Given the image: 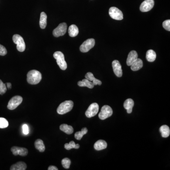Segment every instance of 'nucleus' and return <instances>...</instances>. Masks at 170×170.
<instances>
[{
    "label": "nucleus",
    "mask_w": 170,
    "mask_h": 170,
    "mask_svg": "<svg viewBox=\"0 0 170 170\" xmlns=\"http://www.w3.org/2000/svg\"><path fill=\"white\" fill-rule=\"evenodd\" d=\"M42 79V74L39 71L31 70L27 74V81L31 85L38 84Z\"/></svg>",
    "instance_id": "nucleus-1"
},
{
    "label": "nucleus",
    "mask_w": 170,
    "mask_h": 170,
    "mask_svg": "<svg viewBox=\"0 0 170 170\" xmlns=\"http://www.w3.org/2000/svg\"><path fill=\"white\" fill-rule=\"evenodd\" d=\"M74 106V103L71 100H68L62 102L57 108V113L59 114H64L70 112Z\"/></svg>",
    "instance_id": "nucleus-2"
},
{
    "label": "nucleus",
    "mask_w": 170,
    "mask_h": 170,
    "mask_svg": "<svg viewBox=\"0 0 170 170\" xmlns=\"http://www.w3.org/2000/svg\"><path fill=\"white\" fill-rule=\"evenodd\" d=\"M54 58L56 59L57 64L58 65L61 69L64 71L67 68V63L65 60L64 55L62 52L57 51L53 55Z\"/></svg>",
    "instance_id": "nucleus-3"
},
{
    "label": "nucleus",
    "mask_w": 170,
    "mask_h": 170,
    "mask_svg": "<svg viewBox=\"0 0 170 170\" xmlns=\"http://www.w3.org/2000/svg\"><path fill=\"white\" fill-rule=\"evenodd\" d=\"M12 39L15 44L17 45V50L21 52H24L25 50V45L23 38L19 35L15 34L13 36Z\"/></svg>",
    "instance_id": "nucleus-4"
},
{
    "label": "nucleus",
    "mask_w": 170,
    "mask_h": 170,
    "mask_svg": "<svg viewBox=\"0 0 170 170\" xmlns=\"http://www.w3.org/2000/svg\"><path fill=\"white\" fill-rule=\"evenodd\" d=\"M23 101V98L20 96H13L10 99L8 104L7 108L11 110H13L21 105Z\"/></svg>",
    "instance_id": "nucleus-5"
},
{
    "label": "nucleus",
    "mask_w": 170,
    "mask_h": 170,
    "mask_svg": "<svg viewBox=\"0 0 170 170\" xmlns=\"http://www.w3.org/2000/svg\"><path fill=\"white\" fill-rule=\"evenodd\" d=\"M113 113L112 108L109 106H104L101 108V112L99 114V118L102 120L111 116Z\"/></svg>",
    "instance_id": "nucleus-6"
},
{
    "label": "nucleus",
    "mask_w": 170,
    "mask_h": 170,
    "mask_svg": "<svg viewBox=\"0 0 170 170\" xmlns=\"http://www.w3.org/2000/svg\"><path fill=\"white\" fill-rule=\"evenodd\" d=\"M109 14L112 18L117 21H121L123 18V12L119 8L115 7H112L110 8Z\"/></svg>",
    "instance_id": "nucleus-7"
},
{
    "label": "nucleus",
    "mask_w": 170,
    "mask_h": 170,
    "mask_svg": "<svg viewBox=\"0 0 170 170\" xmlns=\"http://www.w3.org/2000/svg\"><path fill=\"white\" fill-rule=\"evenodd\" d=\"M95 45V40L93 38H90L86 40L80 46V51L82 52H89Z\"/></svg>",
    "instance_id": "nucleus-8"
},
{
    "label": "nucleus",
    "mask_w": 170,
    "mask_h": 170,
    "mask_svg": "<svg viewBox=\"0 0 170 170\" xmlns=\"http://www.w3.org/2000/svg\"><path fill=\"white\" fill-rule=\"evenodd\" d=\"M67 29V25L66 23L59 24V25L55 28L53 31V35L54 37H58L63 36L66 33Z\"/></svg>",
    "instance_id": "nucleus-9"
},
{
    "label": "nucleus",
    "mask_w": 170,
    "mask_h": 170,
    "mask_svg": "<svg viewBox=\"0 0 170 170\" xmlns=\"http://www.w3.org/2000/svg\"><path fill=\"white\" fill-rule=\"evenodd\" d=\"M99 110V106L96 103H92L90 105L85 114L88 118H91L96 115Z\"/></svg>",
    "instance_id": "nucleus-10"
},
{
    "label": "nucleus",
    "mask_w": 170,
    "mask_h": 170,
    "mask_svg": "<svg viewBox=\"0 0 170 170\" xmlns=\"http://www.w3.org/2000/svg\"><path fill=\"white\" fill-rule=\"evenodd\" d=\"M154 0H144L140 6V10L142 12H147L150 11L154 6Z\"/></svg>",
    "instance_id": "nucleus-11"
},
{
    "label": "nucleus",
    "mask_w": 170,
    "mask_h": 170,
    "mask_svg": "<svg viewBox=\"0 0 170 170\" xmlns=\"http://www.w3.org/2000/svg\"><path fill=\"white\" fill-rule=\"evenodd\" d=\"M112 66L115 75L118 77H121L123 75V71L120 62L118 60H114L112 62Z\"/></svg>",
    "instance_id": "nucleus-12"
},
{
    "label": "nucleus",
    "mask_w": 170,
    "mask_h": 170,
    "mask_svg": "<svg viewBox=\"0 0 170 170\" xmlns=\"http://www.w3.org/2000/svg\"><path fill=\"white\" fill-rule=\"evenodd\" d=\"M11 152L14 156H20L22 157H25L27 156L28 154V150L27 148L24 147H13L11 148Z\"/></svg>",
    "instance_id": "nucleus-13"
},
{
    "label": "nucleus",
    "mask_w": 170,
    "mask_h": 170,
    "mask_svg": "<svg viewBox=\"0 0 170 170\" xmlns=\"http://www.w3.org/2000/svg\"><path fill=\"white\" fill-rule=\"evenodd\" d=\"M138 58V55L136 51H131L129 53L127 59V64L129 66H130L136 59Z\"/></svg>",
    "instance_id": "nucleus-14"
},
{
    "label": "nucleus",
    "mask_w": 170,
    "mask_h": 170,
    "mask_svg": "<svg viewBox=\"0 0 170 170\" xmlns=\"http://www.w3.org/2000/svg\"><path fill=\"white\" fill-rule=\"evenodd\" d=\"M134 105V102L132 99H127L124 102L123 106L125 109L127 110V113H131L132 111V108Z\"/></svg>",
    "instance_id": "nucleus-15"
},
{
    "label": "nucleus",
    "mask_w": 170,
    "mask_h": 170,
    "mask_svg": "<svg viewBox=\"0 0 170 170\" xmlns=\"http://www.w3.org/2000/svg\"><path fill=\"white\" fill-rule=\"evenodd\" d=\"M107 147V144L105 140H99L94 144V148L96 150L99 151L105 149Z\"/></svg>",
    "instance_id": "nucleus-16"
},
{
    "label": "nucleus",
    "mask_w": 170,
    "mask_h": 170,
    "mask_svg": "<svg viewBox=\"0 0 170 170\" xmlns=\"http://www.w3.org/2000/svg\"><path fill=\"white\" fill-rule=\"evenodd\" d=\"M143 62L140 59L137 58L136 61L131 64V69L133 71H137L141 69L143 67Z\"/></svg>",
    "instance_id": "nucleus-17"
},
{
    "label": "nucleus",
    "mask_w": 170,
    "mask_h": 170,
    "mask_svg": "<svg viewBox=\"0 0 170 170\" xmlns=\"http://www.w3.org/2000/svg\"><path fill=\"white\" fill-rule=\"evenodd\" d=\"M27 164L23 162H18L11 166V170H25L27 169Z\"/></svg>",
    "instance_id": "nucleus-18"
},
{
    "label": "nucleus",
    "mask_w": 170,
    "mask_h": 170,
    "mask_svg": "<svg viewBox=\"0 0 170 170\" xmlns=\"http://www.w3.org/2000/svg\"><path fill=\"white\" fill-rule=\"evenodd\" d=\"M85 78L90 81H92L94 86L97 85H101L102 84V82L99 79H96L95 76H93V74L91 72H89L86 73L85 75Z\"/></svg>",
    "instance_id": "nucleus-19"
},
{
    "label": "nucleus",
    "mask_w": 170,
    "mask_h": 170,
    "mask_svg": "<svg viewBox=\"0 0 170 170\" xmlns=\"http://www.w3.org/2000/svg\"><path fill=\"white\" fill-rule=\"evenodd\" d=\"M79 32V28L75 25H70L68 30V33L71 37H75L78 35Z\"/></svg>",
    "instance_id": "nucleus-20"
},
{
    "label": "nucleus",
    "mask_w": 170,
    "mask_h": 170,
    "mask_svg": "<svg viewBox=\"0 0 170 170\" xmlns=\"http://www.w3.org/2000/svg\"><path fill=\"white\" fill-rule=\"evenodd\" d=\"M160 132L161 133L162 137L164 138L170 136V127L167 125H164L160 127Z\"/></svg>",
    "instance_id": "nucleus-21"
},
{
    "label": "nucleus",
    "mask_w": 170,
    "mask_h": 170,
    "mask_svg": "<svg viewBox=\"0 0 170 170\" xmlns=\"http://www.w3.org/2000/svg\"><path fill=\"white\" fill-rule=\"evenodd\" d=\"M78 85L79 86H81V87L86 86L89 89H93L94 87V85L92 82L86 79H83L82 81L78 82Z\"/></svg>",
    "instance_id": "nucleus-22"
},
{
    "label": "nucleus",
    "mask_w": 170,
    "mask_h": 170,
    "mask_svg": "<svg viewBox=\"0 0 170 170\" xmlns=\"http://www.w3.org/2000/svg\"><path fill=\"white\" fill-rule=\"evenodd\" d=\"M59 129L67 134H72L73 132L74 129L72 126L66 124H63L59 126Z\"/></svg>",
    "instance_id": "nucleus-23"
},
{
    "label": "nucleus",
    "mask_w": 170,
    "mask_h": 170,
    "mask_svg": "<svg viewBox=\"0 0 170 170\" xmlns=\"http://www.w3.org/2000/svg\"><path fill=\"white\" fill-rule=\"evenodd\" d=\"M47 15L45 13V12H41L40 15V27L42 29H45L47 25Z\"/></svg>",
    "instance_id": "nucleus-24"
},
{
    "label": "nucleus",
    "mask_w": 170,
    "mask_h": 170,
    "mask_svg": "<svg viewBox=\"0 0 170 170\" xmlns=\"http://www.w3.org/2000/svg\"><path fill=\"white\" fill-rule=\"evenodd\" d=\"M157 57L156 53L154 50H149L146 54V59L149 62H153L155 61Z\"/></svg>",
    "instance_id": "nucleus-25"
},
{
    "label": "nucleus",
    "mask_w": 170,
    "mask_h": 170,
    "mask_svg": "<svg viewBox=\"0 0 170 170\" xmlns=\"http://www.w3.org/2000/svg\"><path fill=\"white\" fill-rule=\"evenodd\" d=\"M35 146L37 149L40 152H43L45 150V146L42 140L38 139L35 142Z\"/></svg>",
    "instance_id": "nucleus-26"
},
{
    "label": "nucleus",
    "mask_w": 170,
    "mask_h": 170,
    "mask_svg": "<svg viewBox=\"0 0 170 170\" xmlns=\"http://www.w3.org/2000/svg\"><path fill=\"white\" fill-rule=\"evenodd\" d=\"M88 130L86 127H83L82 129L80 131H78L75 134V137L76 140H81L83 136L85 134H86L88 132Z\"/></svg>",
    "instance_id": "nucleus-27"
},
{
    "label": "nucleus",
    "mask_w": 170,
    "mask_h": 170,
    "mask_svg": "<svg viewBox=\"0 0 170 170\" xmlns=\"http://www.w3.org/2000/svg\"><path fill=\"white\" fill-rule=\"evenodd\" d=\"M79 144H76L73 141H71L69 143H66L64 144V148L66 149L71 150L72 148H75V149H79Z\"/></svg>",
    "instance_id": "nucleus-28"
},
{
    "label": "nucleus",
    "mask_w": 170,
    "mask_h": 170,
    "mask_svg": "<svg viewBox=\"0 0 170 170\" xmlns=\"http://www.w3.org/2000/svg\"><path fill=\"white\" fill-rule=\"evenodd\" d=\"M71 161L70 159L68 158H65L62 161V166L65 169H69L71 165Z\"/></svg>",
    "instance_id": "nucleus-29"
},
{
    "label": "nucleus",
    "mask_w": 170,
    "mask_h": 170,
    "mask_svg": "<svg viewBox=\"0 0 170 170\" xmlns=\"http://www.w3.org/2000/svg\"><path fill=\"white\" fill-rule=\"evenodd\" d=\"M8 123L7 120L4 118H0V128L4 129L8 126Z\"/></svg>",
    "instance_id": "nucleus-30"
},
{
    "label": "nucleus",
    "mask_w": 170,
    "mask_h": 170,
    "mask_svg": "<svg viewBox=\"0 0 170 170\" xmlns=\"http://www.w3.org/2000/svg\"><path fill=\"white\" fill-rule=\"evenodd\" d=\"M7 91V87L6 84L3 83V82L0 79V95H3Z\"/></svg>",
    "instance_id": "nucleus-31"
},
{
    "label": "nucleus",
    "mask_w": 170,
    "mask_h": 170,
    "mask_svg": "<svg viewBox=\"0 0 170 170\" xmlns=\"http://www.w3.org/2000/svg\"><path fill=\"white\" fill-rule=\"evenodd\" d=\"M163 27L165 30L170 31V20H167L164 21L163 23Z\"/></svg>",
    "instance_id": "nucleus-32"
},
{
    "label": "nucleus",
    "mask_w": 170,
    "mask_h": 170,
    "mask_svg": "<svg viewBox=\"0 0 170 170\" xmlns=\"http://www.w3.org/2000/svg\"><path fill=\"white\" fill-rule=\"evenodd\" d=\"M7 53V51L6 48L3 45H0V55L4 56Z\"/></svg>",
    "instance_id": "nucleus-33"
},
{
    "label": "nucleus",
    "mask_w": 170,
    "mask_h": 170,
    "mask_svg": "<svg viewBox=\"0 0 170 170\" xmlns=\"http://www.w3.org/2000/svg\"><path fill=\"white\" fill-rule=\"evenodd\" d=\"M23 129V132L25 135H27L29 133V130H28V126L27 124H24L22 127Z\"/></svg>",
    "instance_id": "nucleus-34"
},
{
    "label": "nucleus",
    "mask_w": 170,
    "mask_h": 170,
    "mask_svg": "<svg viewBox=\"0 0 170 170\" xmlns=\"http://www.w3.org/2000/svg\"><path fill=\"white\" fill-rule=\"evenodd\" d=\"M48 170H58V169L56 167V166H53V165H51L48 168Z\"/></svg>",
    "instance_id": "nucleus-35"
},
{
    "label": "nucleus",
    "mask_w": 170,
    "mask_h": 170,
    "mask_svg": "<svg viewBox=\"0 0 170 170\" xmlns=\"http://www.w3.org/2000/svg\"><path fill=\"white\" fill-rule=\"evenodd\" d=\"M6 86H7L8 89H11V86H11V83H6Z\"/></svg>",
    "instance_id": "nucleus-36"
}]
</instances>
